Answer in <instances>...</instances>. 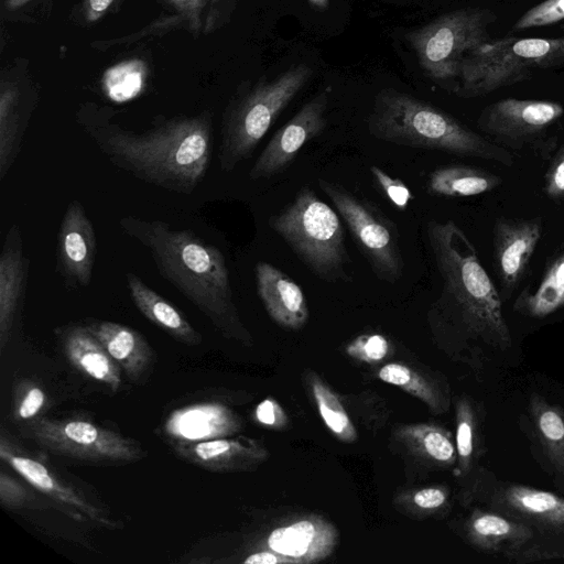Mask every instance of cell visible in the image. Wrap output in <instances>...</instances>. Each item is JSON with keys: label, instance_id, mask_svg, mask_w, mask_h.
Segmentation results:
<instances>
[{"label": "cell", "instance_id": "obj_1", "mask_svg": "<svg viewBox=\"0 0 564 564\" xmlns=\"http://www.w3.org/2000/svg\"><path fill=\"white\" fill-rule=\"evenodd\" d=\"M90 135L115 165L178 193H191L203 181L213 152L208 113L163 120L142 133L108 126Z\"/></svg>", "mask_w": 564, "mask_h": 564}, {"label": "cell", "instance_id": "obj_2", "mask_svg": "<svg viewBox=\"0 0 564 564\" xmlns=\"http://www.w3.org/2000/svg\"><path fill=\"white\" fill-rule=\"evenodd\" d=\"M120 226L148 248L159 273L224 335L249 338L234 302L225 258L217 248L191 230L172 229L161 220L123 217Z\"/></svg>", "mask_w": 564, "mask_h": 564}, {"label": "cell", "instance_id": "obj_3", "mask_svg": "<svg viewBox=\"0 0 564 564\" xmlns=\"http://www.w3.org/2000/svg\"><path fill=\"white\" fill-rule=\"evenodd\" d=\"M426 237L441 279V293L433 306L436 317L469 337L501 349L509 347L501 294L464 230L453 220H430Z\"/></svg>", "mask_w": 564, "mask_h": 564}, {"label": "cell", "instance_id": "obj_4", "mask_svg": "<svg viewBox=\"0 0 564 564\" xmlns=\"http://www.w3.org/2000/svg\"><path fill=\"white\" fill-rule=\"evenodd\" d=\"M369 133L381 141L511 166V152L470 130L447 112L409 94L381 89L367 118Z\"/></svg>", "mask_w": 564, "mask_h": 564}, {"label": "cell", "instance_id": "obj_5", "mask_svg": "<svg viewBox=\"0 0 564 564\" xmlns=\"http://www.w3.org/2000/svg\"><path fill=\"white\" fill-rule=\"evenodd\" d=\"M270 227L318 279L351 281L343 224L336 210L310 186L300 188L294 199L271 218Z\"/></svg>", "mask_w": 564, "mask_h": 564}, {"label": "cell", "instance_id": "obj_6", "mask_svg": "<svg viewBox=\"0 0 564 564\" xmlns=\"http://www.w3.org/2000/svg\"><path fill=\"white\" fill-rule=\"evenodd\" d=\"M313 73L307 64L292 65L273 79L261 78L229 104L223 119L218 153L224 171H231L252 154Z\"/></svg>", "mask_w": 564, "mask_h": 564}, {"label": "cell", "instance_id": "obj_7", "mask_svg": "<svg viewBox=\"0 0 564 564\" xmlns=\"http://www.w3.org/2000/svg\"><path fill=\"white\" fill-rule=\"evenodd\" d=\"M564 59V37H506L487 42L462 61L459 94L482 96L528 77L535 68Z\"/></svg>", "mask_w": 564, "mask_h": 564}, {"label": "cell", "instance_id": "obj_8", "mask_svg": "<svg viewBox=\"0 0 564 564\" xmlns=\"http://www.w3.org/2000/svg\"><path fill=\"white\" fill-rule=\"evenodd\" d=\"M317 184L346 223L376 276L388 283L402 279L404 259L397 224L378 205L344 185L324 177Z\"/></svg>", "mask_w": 564, "mask_h": 564}, {"label": "cell", "instance_id": "obj_9", "mask_svg": "<svg viewBox=\"0 0 564 564\" xmlns=\"http://www.w3.org/2000/svg\"><path fill=\"white\" fill-rule=\"evenodd\" d=\"M496 17L486 9L455 10L409 32L405 37L422 69L435 80L459 74L463 58L489 42L488 28Z\"/></svg>", "mask_w": 564, "mask_h": 564}, {"label": "cell", "instance_id": "obj_10", "mask_svg": "<svg viewBox=\"0 0 564 564\" xmlns=\"http://www.w3.org/2000/svg\"><path fill=\"white\" fill-rule=\"evenodd\" d=\"M21 433L45 451L91 464H128L147 452L139 442L83 419L39 417L24 423Z\"/></svg>", "mask_w": 564, "mask_h": 564}, {"label": "cell", "instance_id": "obj_11", "mask_svg": "<svg viewBox=\"0 0 564 564\" xmlns=\"http://www.w3.org/2000/svg\"><path fill=\"white\" fill-rule=\"evenodd\" d=\"M564 107L550 100L505 98L488 106L478 119L479 129L506 149H533L550 155L556 138L547 131L563 117Z\"/></svg>", "mask_w": 564, "mask_h": 564}, {"label": "cell", "instance_id": "obj_12", "mask_svg": "<svg viewBox=\"0 0 564 564\" xmlns=\"http://www.w3.org/2000/svg\"><path fill=\"white\" fill-rule=\"evenodd\" d=\"M328 100V89L319 91L276 130L251 167V180L273 177L292 164L301 149L324 131Z\"/></svg>", "mask_w": 564, "mask_h": 564}, {"label": "cell", "instance_id": "obj_13", "mask_svg": "<svg viewBox=\"0 0 564 564\" xmlns=\"http://www.w3.org/2000/svg\"><path fill=\"white\" fill-rule=\"evenodd\" d=\"M0 458L26 482L55 502L100 524L116 525L101 507L93 503L79 489L55 474L42 460L24 452L4 433L0 437Z\"/></svg>", "mask_w": 564, "mask_h": 564}, {"label": "cell", "instance_id": "obj_14", "mask_svg": "<svg viewBox=\"0 0 564 564\" xmlns=\"http://www.w3.org/2000/svg\"><path fill=\"white\" fill-rule=\"evenodd\" d=\"M541 235V218L497 219L494 229V262L501 296L508 297L518 288Z\"/></svg>", "mask_w": 564, "mask_h": 564}, {"label": "cell", "instance_id": "obj_15", "mask_svg": "<svg viewBox=\"0 0 564 564\" xmlns=\"http://www.w3.org/2000/svg\"><path fill=\"white\" fill-rule=\"evenodd\" d=\"M171 446L180 458L216 473L251 470L269 456L261 442L246 436L218 437Z\"/></svg>", "mask_w": 564, "mask_h": 564}, {"label": "cell", "instance_id": "obj_16", "mask_svg": "<svg viewBox=\"0 0 564 564\" xmlns=\"http://www.w3.org/2000/svg\"><path fill=\"white\" fill-rule=\"evenodd\" d=\"M240 429L239 416L217 402H199L176 409L162 426L171 445L228 437Z\"/></svg>", "mask_w": 564, "mask_h": 564}, {"label": "cell", "instance_id": "obj_17", "mask_svg": "<svg viewBox=\"0 0 564 564\" xmlns=\"http://www.w3.org/2000/svg\"><path fill=\"white\" fill-rule=\"evenodd\" d=\"M336 527L319 516L302 518L276 527L267 538V545L296 564L316 563L328 557L338 543Z\"/></svg>", "mask_w": 564, "mask_h": 564}, {"label": "cell", "instance_id": "obj_18", "mask_svg": "<svg viewBox=\"0 0 564 564\" xmlns=\"http://www.w3.org/2000/svg\"><path fill=\"white\" fill-rule=\"evenodd\" d=\"M96 235L83 205L73 200L66 208L58 232V262L66 280L88 286L96 254Z\"/></svg>", "mask_w": 564, "mask_h": 564}, {"label": "cell", "instance_id": "obj_19", "mask_svg": "<svg viewBox=\"0 0 564 564\" xmlns=\"http://www.w3.org/2000/svg\"><path fill=\"white\" fill-rule=\"evenodd\" d=\"M258 295L274 323L297 330L308 319V306L301 286L286 273L265 261L256 265Z\"/></svg>", "mask_w": 564, "mask_h": 564}, {"label": "cell", "instance_id": "obj_20", "mask_svg": "<svg viewBox=\"0 0 564 564\" xmlns=\"http://www.w3.org/2000/svg\"><path fill=\"white\" fill-rule=\"evenodd\" d=\"M495 502L513 518L541 529L564 531V499L550 491L509 485L497 492Z\"/></svg>", "mask_w": 564, "mask_h": 564}, {"label": "cell", "instance_id": "obj_21", "mask_svg": "<svg viewBox=\"0 0 564 564\" xmlns=\"http://www.w3.org/2000/svg\"><path fill=\"white\" fill-rule=\"evenodd\" d=\"M26 260L18 226H12L0 256V349L9 341L18 307L25 290Z\"/></svg>", "mask_w": 564, "mask_h": 564}, {"label": "cell", "instance_id": "obj_22", "mask_svg": "<svg viewBox=\"0 0 564 564\" xmlns=\"http://www.w3.org/2000/svg\"><path fill=\"white\" fill-rule=\"evenodd\" d=\"M63 346L68 361L79 372L113 392L118 391L121 386V368L86 325L66 328Z\"/></svg>", "mask_w": 564, "mask_h": 564}, {"label": "cell", "instance_id": "obj_23", "mask_svg": "<svg viewBox=\"0 0 564 564\" xmlns=\"http://www.w3.org/2000/svg\"><path fill=\"white\" fill-rule=\"evenodd\" d=\"M86 326L131 381H138L144 376L152 362L153 352L142 334L109 321H94Z\"/></svg>", "mask_w": 564, "mask_h": 564}, {"label": "cell", "instance_id": "obj_24", "mask_svg": "<svg viewBox=\"0 0 564 564\" xmlns=\"http://www.w3.org/2000/svg\"><path fill=\"white\" fill-rule=\"evenodd\" d=\"M126 278L131 300L150 322L184 345L196 346L202 343V335L170 302L134 273L128 272Z\"/></svg>", "mask_w": 564, "mask_h": 564}, {"label": "cell", "instance_id": "obj_25", "mask_svg": "<svg viewBox=\"0 0 564 564\" xmlns=\"http://www.w3.org/2000/svg\"><path fill=\"white\" fill-rule=\"evenodd\" d=\"M466 532L476 547L487 552L518 549L533 536L527 523L479 509L470 514Z\"/></svg>", "mask_w": 564, "mask_h": 564}, {"label": "cell", "instance_id": "obj_26", "mask_svg": "<svg viewBox=\"0 0 564 564\" xmlns=\"http://www.w3.org/2000/svg\"><path fill=\"white\" fill-rule=\"evenodd\" d=\"M502 180L480 167L452 164L434 170L427 180V192L435 196L457 198L494 191Z\"/></svg>", "mask_w": 564, "mask_h": 564}, {"label": "cell", "instance_id": "obj_27", "mask_svg": "<svg viewBox=\"0 0 564 564\" xmlns=\"http://www.w3.org/2000/svg\"><path fill=\"white\" fill-rule=\"evenodd\" d=\"M564 306V250L547 263L535 290H524L513 310L533 318H544Z\"/></svg>", "mask_w": 564, "mask_h": 564}, {"label": "cell", "instance_id": "obj_28", "mask_svg": "<svg viewBox=\"0 0 564 564\" xmlns=\"http://www.w3.org/2000/svg\"><path fill=\"white\" fill-rule=\"evenodd\" d=\"M395 436L413 454L441 466H451L457 459L451 433L438 425H403L397 430Z\"/></svg>", "mask_w": 564, "mask_h": 564}, {"label": "cell", "instance_id": "obj_29", "mask_svg": "<svg viewBox=\"0 0 564 564\" xmlns=\"http://www.w3.org/2000/svg\"><path fill=\"white\" fill-rule=\"evenodd\" d=\"M536 434L554 467L564 474V412L539 395L531 398Z\"/></svg>", "mask_w": 564, "mask_h": 564}, {"label": "cell", "instance_id": "obj_30", "mask_svg": "<svg viewBox=\"0 0 564 564\" xmlns=\"http://www.w3.org/2000/svg\"><path fill=\"white\" fill-rule=\"evenodd\" d=\"M20 94L11 83H2L0 91V178L10 170L22 137Z\"/></svg>", "mask_w": 564, "mask_h": 564}, {"label": "cell", "instance_id": "obj_31", "mask_svg": "<svg viewBox=\"0 0 564 564\" xmlns=\"http://www.w3.org/2000/svg\"><path fill=\"white\" fill-rule=\"evenodd\" d=\"M306 382L327 429L339 441L354 443L357 440V431L337 394L315 372L307 373Z\"/></svg>", "mask_w": 564, "mask_h": 564}, {"label": "cell", "instance_id": "obj_32", "mask_svg": "<svg viewBox=\"0 0 564 564\" xmlns=\"http://www.w3.org/2000/svg\"><path fill=\"white\" fill-rule=\"evenodd\" d=\"M377 376L381 381L399 387L420 399L435 413H442L447 409L441 391L425 377L403 364H387L380 368Z\"/></svg>", "mask_w": 564, "mask_h": 564}, {"label": "cell", "instance_id": "obj_33", "mask_svg": "<svg viewBox=\"0 0 564 564\" xmlns=\"http://www.w3.org/2000/svg\"><path fill=\"white\" fill-rule=\"evenodd\" d=\"M147 77V64L139 58H133L109 67L102 75L101 84L110 99L122 102L142 91Z\"/></svg>", "mask_w": 564, "mask_h": 564}, {"label": "cell", "instance_id": "obj_34", "mask_svg": "<svg viewBox=\"0 0 564 564\" xmlns=\"http://www.w3.org/2000/svg\"><path fill=\"white\" fill-rule=\"evenodd\" d=\"M476 430V416L470 401L460 398L456 404V451L459 469L467 473L470 468Z\"/></svg>", "mask_w": 564, "mask_h": 564}, {"label": "cell", "instance_id": "obj_35", "mask_svg": "<svg viewBox=\"0 0 564 564\" xmlns=\"http://www.w3.org/2000/svg\"><path fill=\"white\" fill-rule=\"evenodd\" d=\"M391 350L390 341L378 333L361 334L349 341L346 354L359 361L376 364L383 360Z\"/></svg>", "mask_w": 564, "mask_h": 564}, {"label": "cell", "instance_id": "obj_36", "mask_svg": "<svg viewBox=\"0 0 564 564\" xmlns=\"http://www.w3.org/2000/svg\"><path fill=\"white\" fill-rule=\"evenodd\" d=\"M47 402L45 391L32 382H23L14 398L13 416L20 423L30 422L42 412Z\"/></svg>", "mask_w": 564, "mask_h": 564}, {"label": "cell", "instance_id": "obj_37", "mask_svg": "<svg viewBox=\"0 0 564 564\" xmlns=\"http://www.w3.org/2000/svg\"><path fill=\"white\" fill-rule=\"evenodd\" d=\"M370 174L376 188L397 209L405 210L409 207L414 196L401 178L390 176L386 171L377 165L370 166Z\"/></svg>", "mask_w": 564, "mask_h": 564}, {"label": "cell", "instance_id": "obj_38", "mask_svg": "<svg viewBox=\"0 0 564 564\" xmlns=\"http://www.w3.org/2000/svg\"><path fill=\"white\" fill-rule=\"evenodd\" d=\"M564 20V0H544L529 9L514 24V31L551 25Z\"/></svg>", "mask_w": 564, "mask_h": 564}, {"label": "cell", "instance_id": "obj_39", "mask_svg": "<svg viewBox=\"0 0 564 564\" xmlns=\"http://www.w3.org/2000/svg\"><path fill=\"white\" fill-rule=\"evenodd\" d=\"M543 192L550 199H564V144L555 151L546 169Z\"/></svg>", "mask_w": 564, "mask_h": 564}, {"label": "cell", "instance_id": "obj_40", "mask_svg": "<svg viewBox=\"0 0 564 564\" xmlns=\"http://www.w3.org/2000/svg\"><path fill=\"white\" fill-rule=\"evenodd\" d=\"M0 501L2 506L10 509L21 508L31 501V495L26 487L20 484L14 477L1 470Z\"/></svg>", "mask_w": 564, "mask_h": 564}, {"label": "cell", "instance_id": "obj_41", "mask_svg": "<svg viewBox=\"0 0 564 564\" xmlns=\"http://www.w3.org/2000/svg\"><path fill=\"white\" fill-rule=\"evenodd\" d=\"M165 6L175 10L188 25L192 32L197 33L203 25V13L206 6L214 0H161Z\"/></svg>", "mask_w": 564, "mask_h": 564}, {"label": "cell", "instance_id": "obj_42", "mask_svg": "<svg viewBox=\"0 0 564 564\" xmlns=\"http://www.w3.org/2000/svg\"><path fill=\"white\" fill-rule=\"evenodd\" d=\"M257 421L268 427L280 430L286 426L288 416L281 405L273 399L261 401L254 411Z\"/></svg>", "mask_w": 564, "mask_h": 564}, {"label": "cell", "instance_id": "obj_43", "mask_svg": "<svg viewBox=\"0 0 564 564\" xmlns=\"http://www.w3.org/2000/svg\"><path fill=\"white\" fill-rule=\"evenodd\" d=\"M448 494L442 487H427L416 490L412 496L413 505L424 511H433L447 502Z\"/></svg>", "mask_w": 564, "mask_h": 564}, {"label": "cell", "instance_id": "obj_44", "mask_svg": "<svg viewBox=\"0 0 564 564\" xmlns=\"http://www.w3.org/2000/svg\"><path fill=\"white\" fill-rule=\"evenodd\" d=\"M118 0H83L82 11L88 23L100 20Z\"/></svg>", "mask_w": 564, "mask_h": 564}, {"label": "cell", "instance_id": "obj_45", "mask_svg": "<svg viewBox=\"0 0 564 564\" xmlns=\"http://www.w3.org/2000/svg\"><path fill=\"white\" fill-rule=\"evenodd\" d=\"M245 564H296L295 561L289 556L276 553L272 550L260 551L250 554L243 560Z\"/></svg>", "mask_w": 564, "mask_h": 564}, {"label": "cell", "instance_id": "obj_46", "mask_svg": "<svg viewBox=\"0 0 564 564\" xmlns=\"http://www.w3.org/2000/svg\"><path fill=\"white\" fill-rule=\"evenodd\" d=\"M316 10H326L329 7V0H307Z\"/></svg>", "mask_w": 564, "mask_h": 564}, {"label": "cell", "instance_id": "obj_47", "mask_svg": "<svg viewBox=\"0 0 564 564\" xmlns=\"http://www.w3.org/2000/svg\"><path fill=\"white\" fill-rule=\"evenodd\" d=\"M29 1L31 0H6V7L9 10H14L17 8L24 6Z\"/></svg>", "mask_w": 564, "mask_h": 564}, {"label": "cell", "instance_id": "obj_48", "mask_svg": "<svg viewBox=\"0 0 564 564\" xmlns=\"http://www.w3.org/2000/svg\"><path fill=\"white\" fill-rule=\"evenodd\" d=\"M556 557H564V553H562L561 555H556Z\"/></svg>", "mask_w": 564, "mask_h": 564}, {"label": "cell", "instance_id": "obj_49", "mask_svg": "<svg viewBox=\"0 0 564 564\" xmlns=\"http://www.w3.org/2000/svg\"><path fill=\"white\" fill-rule=\"evenodd\" d=\"M217 1H220V0H214V2H217Z\"/></svg>", "mask_w": 564, "mask_h": 564}]
</instances>
